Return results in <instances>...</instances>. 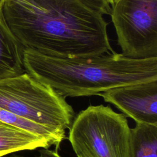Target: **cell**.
Masks as SVG:
<instances>
[{
    "mask_svg": "<svg viewBox=\"0 0 157 157\" xmlns=\"http://www.w3.org/2000/svg\"><path fill=\"white\" fill-rule=\"evenodd\" d=\"M5 1H6V0H0V9H2V6H3V4H4V2H5Z\"/></svg>",
    "mask_w": 157,
    "mask_h": 157,
    "instance_id": "cell-14",
    "label": "cell"
},
{
    "mask_svg": "<svg viewBox=\"0 0 157 157\" xmlns=\"http://www.w3.org/2000/svg\"><path fill=\"white\" fill-rule=\"evenodd\" d=\"M126 117L110 105H90L75 115L68 140L77 157H130Z\"/></svg>",
    "mask_w": 157,
    "mask_h": 157,
    "instance_id": "cell-4",
    "label": "cell"
},
{
    "mask_svg": "<svg viewBox=\"0 0 157 157\" xmlns=\"http://www.w3.org/2000/svg\"><path fill=\"white\" fill-rule=\"evenodd\" d=\"M4 157H25L23 155H17V154H15V153H12V154H10V155H6Z\"/></svg>",
    "mask_w": 157,
    "mask_h": 157,
    "instance_id": "cell-13",
    "label": "cell"
},
{
    "mask_svg": "<svg viewBox=\"0 0 157 157\" xmlns=\"http://www.w3.org/2000/svg\"><path fill=\"white\" fill-rule=\"evenodd\" d=\"M50 147L45 139L0 121V157L22 150Z\"/></svg>",
    "mask_w": 157,
    "mask_h": 157,
    "instance_id": "cell-8",
    "label": "cell"
},
{
    "mask_svg": "<svg viewBox=\"0 0 157 157\" xmlns=\"http://www.w3.org/2000/svg\"><path fill=\"white\" fill-rule=\"evenodd\" d=\"M130 157H157V125L136 123L131 128Z\"/></svg>",
    "mask_w": 157,
    "mask_h": 157,
    "instance_id": "cell-10",
    "label": "cell"
},
{
    "mask_svg": "<svg viewBox=\"0 0 157 157\" xmlns=\"http://www.w3.org/2000/svg\"><path fill=\"white\" fill-rule=\"evenodd\" d=\"M106 2L109 4V6L111 7V9L116 4H117L120 0H105Z\"/></svg>",
    "mask_w": 157,
    "mask_h": 157,
    "instance_id": "cell-12",
    "label": "cell"
},
{
    "mask_svg": "<svg viewBox=\"0 0 157 157\" xmlns=\"http://www.w3.org/2000/svg\"><path fill=\"white\" fill-rule=\"evenodd\" d=\"M0 121L45 139L51 147L55 146L57 151L59 149L61 143L66 138L65 132L37 124L1 107H0Z\"/></svg>",
    "mask_w": 157,
    "mask_h": 157,
    "instance_id": "cell-9",
    "label": "cell"
},
{
    "mask_svg": "<svg viewBox=\"0 0 157 157\" xmlns=\"http://www.w3.org/2000/svg\"><path fill=\"white\" fill-rule=\"evenodd\" d=\"M110 15L123 55L157 57V0H120Z\"/></svg>",
    "mask_w": 157,
    "mask_h": 157,
    "instance_id": "cell-5",
    "label": "cell"
},
{
    "mask_svg": "<svg viewBox=\"0 0 157 157\" xmlns=\"http://www.w3.org/2000/svg\"><path fill=\"white\" fill-rule=\"evenodd\" d=\"M36 157H61L57 150L49 148H41L39 151V155Z\"/></svg>",
    "mask_w": 157,
    "mask_h": 157,
    "instance_id": "cell-11",
    "label": "cell"
},
{
    "mask_svg": "<svg viewBox=\"0 0 157 157\" xmlns=\"http://www.w3.org/2000/svg\"><path fill=\"white\" fill-rule=\"evenodd\" d=\"M2 10L24 48L69 58L114 52L103 15L82 0H6Z\"/></svg>",
    "mask_w": 157,
    "mask_h": 157,
    "instance_id": "cell-1",
    "label": "cell"
},
{
    "mask_svg": "<svg viewBox=\"0 0 157 157\" xmlns=\"http://www.w3.org/2000/svg\"><path fill=\"white\" fill-rule=\"evenodd\" d=\"M24 47L9 27L0 9V80L25 72Z\"/></svg>",
    "mask_w": 157,
    "mask_h": 157,
    "instance_id": "cell-7",
    "label": "cell"
},
{
    "mask_svg": "<svg viewBox=\"0 0 157 157\" xmlns=\"http://www.w3.org/2000/svg\"><path fill=\"white\" fill-rule=\"evenodd\" d=\"M98 96L136 123L157 125V80L116 87Z\"/></svg>",
    "mask_w": 157,
    "mask_h": 157,
    "instance_id": "cell-6",
    "label": "cell"
},
{
    "mask_svg": "<svg viewBox=\"0 0 157 157\" xmlns=\"http://www.w3.org/2000/svg\"><path fill=\"white\" fill-rule=\"evenodd\" d=\"M0 107L65 133L75 115L66 98L26 72L0 80Z\"/></svg>",
    "mask_w": 157,
    "mask_h": 157,
    "instance_id": "cell-3",
    "label": "cell"
},
{
    "mask_svg": "<svg viewBox=\"0 0 157 157\" xmlns=\"http://www.w3.org/2000/svg\"><path fill=\"white\" fill-rule=\"evenodd\" d=\"M23 59L26 72L64 98L98 95L116 87L157 80V57L136 59L114 52L58 58L25 48Z\"/></svg>",
    "mask_w": 157,
    "mask_h": 157,
    "instance_id": "cell-2",
    "label": "cell"
}]
</instances>
